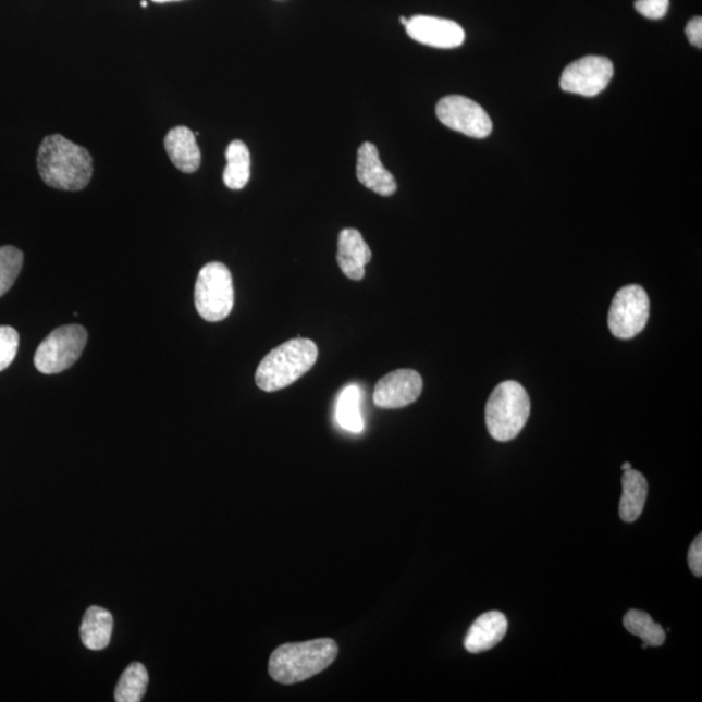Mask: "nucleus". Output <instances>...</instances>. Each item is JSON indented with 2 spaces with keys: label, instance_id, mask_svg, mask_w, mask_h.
<instances>
[{
  "label": "nucleus",
  "instance_id": "19",
  "mask_svg": "<svg viewBox=\"0 0 702 702\" xmlns=\"http://www.w3.org/2000/svg\"><path fill=\"white\" fill-rule=\"evenodd\" d=\"M360 398H362V393H360L359 386L349 385L341 392L337 403L338 424L353 433H360L365 428L362 411H360Z\"/></svg>",
  "mask_w": 702,
  "mask_h": 702
},
{
  "label": "nucleus",
  "instance_id": "26",
  "mask_svg": "<svg viewBox=\"0 0 702 702\" xmlns=\"http://www.w3.org/2000/svg\"><path fill=\"white\" fill-rule=\"evenodd\" d=\"M686 35L693 46L701 49L702 46V19L693 17L686 26Z\"/></svg>",
  "mask_w": 702,
  "mask_h": 702
},
{
  "label": "nucleus",
  "instance_id": "27",
  "mask_svg": "<svg viewBox=\"0 0 702 702\" xmlns=\"http://www.w3.org/2000/svg\"><path fill=\"white\" fill-rule=\"evenodd\" d=\"M631 468H632V466H631L630 463L621 465V470H624V472L628 471V470H631Z\"/></svg>",
  "mask_w": 702,
  "mask_h": 702
},
{
  "label": "nucleus",
  "instance_id": "7",
  "mask_svg": "<svg viewBox=\"0 0 702 702\" xmlns=\"http://www.w3.org/2000/svg\"><path fill=\"white\" fill-rule=\"evenodd\" d=\"M650 310V297L643 286H624L613 298L607 318L608 330L617 338H633L644 330Z\"/></svg>",
  "mask_w": 702,
  "mask_h": 702
},
{
  "label": "nucleus",
  "instance_id": "11",
  "mask_svg": "<svg viewBox=\"0 0 702 702\" xmlns=\"http://www.w3.org/2000/svg\"><path fill=\"white\" fill-rule=\"evenodd\" d=\"M414 41L438 49H454L465 42V30L452 20L433 16H412L405 25Z\"/></svg>",
  "mask_w": 702,
  "mask_h": 702
},
{
  "label": "nucleus",
  "instance_id": "3",
  "mask_svg": "<svg viewBox=\"0 0 702 702\" xmlns=\"http://www.w3.org/2000/svg\"><path fill=\"white\" fill-rule=\"evenodd\" d=\"M318 346L307 338H293L273 349L260 362L256 383L264 392H276L296 383L312 369Z\"/></svg>",
  "mask_w": 702,
  "mask_h": 702
},
{
  "label": "nucleus",
  "instance_id": "17",
  "mask_svg": "<svg viewBox=\"0 0 702 702\" xmlns=\"http://www.w3.org/2000/svg\"><path fill=\"white\" fill-rule=\"evenodd\" d=\"M113 628L112 614L100 606H90L83 619V643L88 650L102 651L110 644Z\"/></svg>",
  "mask_w": 702,
  "mask_h": 702
},
{
  "label": "nucleus",
  "instance_id": "13",
  "mask_svg": "<svg viewBox=\"0 0 702 702\" xmlns=\"http://www.w3.org/2000/svg\"><path fill=\"white\" fill-rule=\"evenodd\" d=\"M372 251L359 231L347 229L340 233L337 262L341 271L352 280L365 278V267L370 263Z\"/></svg>",
  "mask_w": 702,
  "mask_h": 702
},
{
  "label": "nucleus",
  "instance_id": "2",
  "mask_svg": "<svg viewBox=\"0 0 702 702\" xmlns=\"http://www.w3.org/2000/svg\"><path fill=\"white\" fill-rule=\"evenodd\" d=\"M337 654V643L332 639L284 644L271 654L270 675L280 685L300 683L324 672L333 664Z\"/></svg>",
  "mask_w": 702,
  "mask_h": 702
},
{
  "label": "nucleus",
  "instance_id": "8",
  "mask_svg": "<svg viewBox=\"0 0 702 702\" xmlns=\"http://www.w3.org/2000/svg\"><path fill=\"white\" fill-rule=\"evenodd\" d=\"M436 115L441 123L453 131L472 138L491 135L493 124L483 107L463 96H451L440 100Z\"/></svg>",
  "mask_w": 702,
  "mask_h": 702
},
{
  "label": "nucleus",
  "instance_id": "10",
  "mask_svg": "<svg viewBox=\"0 0 702 702\" xmlns=\"http://www.w3.org/2000/svg\"><path fill=\"white\" fill-rule=\"evenodd\" d=\"M423 379L414 370H397L387 373L374 386L373 403L380 409H401L420 397Z\"/></svg>",
  "mask_w": 702,
  "mask_h": 702
},
{
  "label": "nucleus",
  "instance_id": "29",
  "mask_svg": "<svg viewBox=\"0 0 702 702\" xmlns=\"http://www.w3.org/2000/svg\"><path fill=\"white\" fill-rule=\"evenodd\" d=\"M407 22H409V20H407V19H405V17H401V23H403L404 25H406V24H407Z\"/></svg>",
  "mask_w": 702,
  "mask_h": 702
},
{
  "label": "nucleus",
  "instance_id": "25",
  "mask_svg": "<svg viewBox=\"0 0 702 702\" xmlns=\"http://www.w3.org/2000/svg\"><path fill=\"white\" fill-rule=\"evenodd\" d=\"M688 565L694 577H702V534L694 539L690 552H688Z\"/></svg>",
  "mask_w": 702,
  "mask_h": 702
},
{
  "label": "nucleus",
  "instance_id": "12",
  "mask_svg": "<svg viewBox=\"0 0 702 702\" xmlns=\"http://www.w3.org/2000/svg\"><path fill=\"white\" fill-rule=\"evenodd\" d=\"M359 183L379 196L391 197L397 190V183L392 173L380 160L378 147L366 143L359 147L357 160Z\"/></svg>",
  "mask_w": 702,
  "mask_h": 702
},
{
  "label": "nucleus",
  "instance_id": "22",
  "mask_svg": "<svg viewBox=\"0 0 702 702\" xmlns=\"http://www.w3.org/2000/svg\"><path fill=\"white\" fill-rule=\"evenodd\" d=\"M24 254L15 246L0 247V297L9 292L23 269Z\"/></svg>",
  "mask_w": 702,
  "mask_h": 702
},
{
  "label": "nucleus",
  "instance_id": "18",
  "mask_svg": "<svg viewBox=\"0 0 702 702\" xmlns=\"http://www.w3.org/2000/svg\"><path fill=\"white\" fill-rule=\"evenodd\" d=\"M224 184L232 190H241L250 180V151L243 140L234 139L225 151Z\"/></svg>",
  "mask_w": 702,
  "mask_h": 702
},
{
  "label": "nucleus",
  "instance_id": "23",
  "mask_svg": "<svg viewBox=\"0 0 702 702\" xmlns=\"http://www.w3.org/2000/svg\"><path fill=\"white\" fill-rule=\"evenodd\" d=\"M19 349V333L15 328L0 327V371L10 367L16 358Z\"/></svg>",
  "mask_w": 702,
  "mask_h": 702
},
{
  "label": "nucleus",
  "instance_id": "5",
  "mask_svg": "<svg viewBox=\"0 0 702 702\" xmlns=\"http://www.w3.org/2000/svg\"><path fill=\"white\" fill-rule=\"evenodd\" d=\"M197 311L206 322H222L230 317L234 305L233 280L229 267L209 263L199 271L194 292Z\"/></svg>",
  "mask_w": 702,
  "mask_h": 702
},
{
  "label": "nucleus",
  "instance_id": "4",
  "mask_svg": "<svg viewBox=\"0 0 702 702\" xmlns=\"http://www.w3.org/2000/svg\"><path fill=\"white\" fill-rule=\"evenodd\" d=\"M531 412V401L524 385L504 381L494 387L485 407L488 432L500 443L514 440L524 430Z\"/></svg>",
  "mask_w": 702,
  "mask_h": 702
},
{
  "label": "nucleus",
  "instance_id": "15",
  "mask_svg": "<svg viewBox=\"0 0 702 702\" xmlns=\"http://www.w3.org/2000/svg\"><path fill=\"white\" fill-rule=\"evenodd\" d=\"M164 147L171 162L185 173H193L199 169L200 150L196 135L186 126H176L164 138Z\"/></svg>",
  "mask_w": 702,
  "mask_h": 702
},
{
  "label": "nucleus",
  "instance_id": "16",
  "mask_svg": "<svg viewBox=\"0 0 702 702\" xmlns=\"http://www.w3.org/2000/svg\"><path fill=\"white\" fill-rule=\"evenodd\" d=\"M621 487H624V493H621L619 515L621 520L633 524L644 510L648 481L643 473L631 468V470L625 471Z\"/></svg>",
  "mask_w": 702,
  "mask_h": 702
},
{
  "label": "nucleus",
  "instance_id": "20",
  "mask_svg": "<svg viewBox=\"0 0 702 702\" xmlns=\"http://www.w3.org/2000/svg\"><path fill=\"white\" fill-rule=\"evenodd\" d=\"M147 686H149V673L143 664L135 662L126 667L120 677L115 700L118 702H139L145 697Z\"/></svg>",
  "mask_w": 702,
  "mask_h": 702
},
{
  "label": "nucleus",
  "instance_id": "1",
  "mask_svg": "<svg viewBox=\"0 0 702 702\" xmlns=\"http://www.w3.org/2000/svg\"><path fill=\"white\" fill-rule=\"evenodd\" d=\"M37 163L44 183L58 190H83L93 176L90 152L60 135L42 140Z\"/></svg>",
  "mask_w": 702,
  "mask_h": 702
},
{
  "label": "nucleus",
  "instance_id": "24",
  "mask_svg": "<svg viewBox=\"0 0 702 702\" xmlns=\"http://www.w3.org/2000/svg\"><path fill=\"white\" fill-rule=\"evenodd\" d=\"M635 9L646 19L658 20L666 15L668 0H637Z\"/></svg>",
  "mask_w": 702,
  "mask_h": 702
},
{
  "label": "nucleus",
  "instance_id": "9",
  "mask_svg": "<svg viewBox=\"0 0 702 702\" xmlns=\"http://www.w3.org/2000/svg\"><path fill=\"white\" fill-rule=\"evenodd\" d=\"M614 75L611 60L604 57H584L571 63L562 73L561 88L583 97H596L604 91Z\"/></svg>",
  "mask_w": 702,
  "mask_h": 702
},
{
  "label": "nucleus",
  "instance_id": "21",
  "mask_svg": "<svg viewBox=\"0 0 702 702\" xmlns=\"http://www.w3.org/2000/svg\"><path fill=\"white\" fill-rule=\"evenodd\" d=\"M624 625L628 632L644 641L648 646L664 645L666 632L650 614L640 611H630L625 615Z\"/></svg>",
  "mask_w": 702,
  "mask_h": 702
},
{
  "label": "nucleus",
  "instance_id": "28",
  "mask_svg": "<svg viewBox=\"0 0 702 702\" xmlns=\"http://www.w3.org/2000/svg\"><path fill=\"white\" fill-rule=\"evenodd\" d=\"M156 3H169V2H178V0H152Z\"/></svg>",
  "mask_w": 702,
  "mask_h": 702
},
{
  "label": "nucleus",
  "instance_id": "6",
  "mask_svg": "<svg viewBox=\"0 0 702 702\" xmlns=\"http://www.w3.org/2000/svg\"><path fill=\"white\" fill-rule=\"evenodd\" d=\"M88 343V332L78 324L57 328L38 346L36 369L45 374H56L75 365Z\"/></svg>",
  "mask_w": 702,
  "mask_h": 702
},
{
  "label": "nucleus",
  "instance_id": "30",
  "mask_svg": "<svg viewBox=\"0 0 702 702\" xmlns=\"http://www.w3.org/2000/svg\"><path fill=\"white\" fill-rule=\"evenodd\" d=\"M140 5H143V7H144V9H146V7H147V2H146V0H144V2H143V3H140Z\"/></svg>",
  "mask_w": 702,
  "mask_h": 702
},
{
  "label": "nucleus",
  "instance_id": "14",
  "mask_svg": "<svg viewBox=\"0 0 702 702\" xmlns=\"http://www.w3.org/2000/svg\"><path fill=\"white\" fill-rule=\"evenodd\" d=\"M506 632L507 619L503 613H484L473 621L466 635V651L472 654L490 651L505 638Z\"/></svg>",
  "mask_w": 702,
  "mask_h": 702
}]
</instances>
